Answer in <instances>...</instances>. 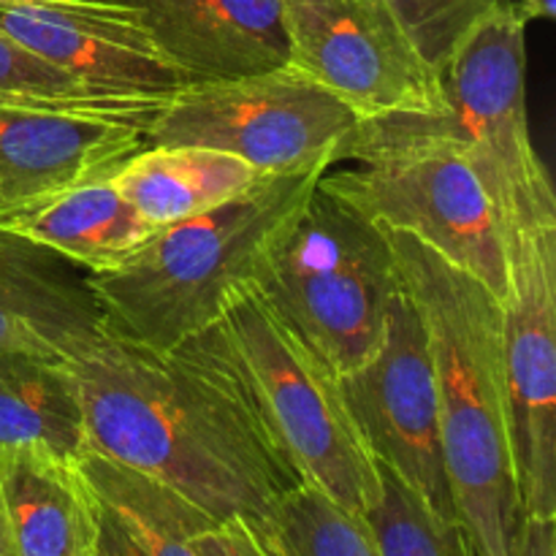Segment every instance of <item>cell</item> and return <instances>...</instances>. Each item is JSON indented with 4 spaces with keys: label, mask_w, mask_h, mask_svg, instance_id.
Returning <instances> with one entry per match:
<instances>
[{
    "label": "cell",
    "mask_w": 556,
    "mask_h": 556,
    "mask_svg": "<svg viewBox=\"0 0 556 556\" xmlns=\"http://www.w3.org/2000/svg\"><path fill=\"white\" fill-rule=\"evenodd\" d=\"M87 448L155 478L217 521L261 527L299 476L204 334L155 353L117 334L71 364Z\"/></svg>",
    "instance_id": "6da1fadb"
},
{
    "label": "cell",
    "mask_w": 556,
    "mask_h": 556,
    "mask_svg": "<svg viewBox=\"0 0 556 556\" xmlns=\"http://www.w3.org/2000/svg\"><path fill=\"white\" fill-rule=\"evenodd\" d=\"M432 353L454 516L476 556H514L521 525L503 375V302L467 271L386 231Z\"/></svg>",
    "instance_id": "7a4b0ae2"
},
{
    "label": "cell",
    "mask_w": 556,
    "mask_h": 556,
    "mask_svg": "<svg viewBox=\"0 0 556 556\" xmlns=\"http://www.w3.org/2000/svg\"><path fill=\"white\" fill-rule=\"evenodd\" d=\"M326 172L266 174L226 204L157 228L114 269L87 275L103 329L168 353L215 326L253 286L269 244L296 220Z\"/></svg>",
    "instance_id": "3957f363"
},
{
    "label": "cell",
    "mask_w": 556,
    "mask_h": 556,
    "mask_svg": "<svg viewBox=\"0 0 556 556\" xmlns=\"http://www.w3.org/2000/svg\"><path fill=\"white\" fill-rule=\"evenodd\" d=\"M527 25L519 9L486 16L440 68L438 112L358 119L337 163L445 144L472 168L505 237L530 226H556L552 174L527 123Z\"/></svg>",
    "instance_id": "277c9868"
},
{
    "label": "cell",
    "mask_w": 556,
    "mask_h": 556,
    "mask_svg": "<svg viewBox=\"0 0 556 556\" xmlns=\"http://www.w3.org/2000/svg\"><path fill=\"white\" fill-rule=\"evenodd\" d=\"M201 334L231 369L266 438L299 481L364 516L380 497L378 462L348 413L340 378L324 358L255 286L242 288L220 320Z\"/></svg>",
    "instance_id": "5b68a950"
},
{
    "label": "cell",
    "mask_w": 556,
    "mask_h": 556,
    "mask_svg": "<svg viewBox=\"0 0 556 556\" xmlns=\"http://www.w3.org/2000/svg\"><path fill=\"white\" fill-rule=\"evenodd\" d=\"M253 286L340 378L380 348L402 277L383 228L318 182Z\"/></svg>",
    "instance_id": "8992f818"
},
{
    "label": "cell",
    "mask_w": 556,
    "mask_h": 556,
    "mask_svg": "<svg viewBox=\"0 0 556 556\" xmlns=\"http://www.w3.org/2000/svg\"><path fill=\"white\" fill-rule=\"evenodd\" d=\"M358 117L291 65L174 92L147 130V144H193L228 152L258 174L331 168Z\"/></svg>",
    "instance_id": "52a82bcc"
},
{
    "label": "cell",
    "mask_w": 556,
    "mask_h": 556,
    "mask_svg": "<svg viewBox=\"0 0 556 556\" xmlns=\"http://www.w3.org/2000/svg\"><path fill=\"white\" fill-rule=\"evenodd\" d=\"M367 168L324 174L320 188L383 231L427 244L456 269L508 296V244L503 226L465 157L445 144L386 152Z\"/></svg>",
    "instance_id": "ba28073f"
},
{
    "label": "cell",
    "mask_w": 556,
    "mask_h": 556,
    "mask_svg": "<svg viewBox=\"0 0 556 556\" xmlns=\"http://www.w3.org/2000/svg\"><path fill=\"white\" fill-rule=\"evenodd\" d=\"M503 375L521 516L556 519V226L505 237Z\"/></svg>",
    "instance_id": "9c48e42d"
},
{
    "label": "cell",
    "mask_w": 556,
    "mask_h": 556,
    "mask_svg": "<svg viewBox=\"0 0 556 556\" xmlns=\"http://www.w3.org/2000/svg\"><path fill=\"white\" fill-rule=\"evenodd\" d=\"M288 65L358 119L438 112L440 74L386 0H282Z\"/></svg>",
    "instance_id": "30bf717a"
},
{
    "label": "cell",
    "mask_w": 556,
    "mask_h": 556,
    "mask_svg": "<svg viewBox=\"0 0 556 556\" xmlns=\"http://www.w3.org/2000/svg\"><path fill=\"white\" fill-rule=\"evenodd\" d=\"M340 391L372 459L421 494L429 508L456 519L440 440L432 353L405 286L391 302L380 348L362 367L340 375Z\"/></svg>",
    "instance_id": "8fae6325"
},
{
    "label": "cell",
    "mask_w": 556,
    "mask_h": 556,
    "mask_svg": "<svg viewBox=\"0 0 556 556\" xmlns=\"http://www.w3.org/2000/svg\"><path fill=\"white\" fill-rule=\"evenodd\" d=\"M163 103L0 98V212L112 177L144 150Z\"/></svg>",
    "instance_id": "7c38bea8"
},
{
    "label": "cell",
    "mask_w": 556,
    "mask_h": 556,
    "mask_svg": "<svg viewBox=\"0 0 556 556\" xmlns=\"http://www.w3.org/2000/svg\"><path fill=\"white\" fill-rule=\"evenodd\" d=\"M0 30L103 96L168 101L190 85L128 5L109 0H0Z\"/></svg>",
    "instance_id": "4fadbf2b"
},
{
    "label": "cell",
    "mask_w": 556,
    "mask_h": 556,
    "mask_svg": "<svg viewBox=\"0 0 556 556\" xmlns=\"http://www.w3.org/2000/svg\"><path fill=\"white\" fill-rule=\"evenodd\" d=\"M103 337L87 271L0 228V351L79 362Z\"/></svg>",
    "instance_id": "5bb4252c"
},
{
    "label": "cell",
    "mask_w": 556,
    "mask_h": 556,
    "mask_svg": "<svg viewBox=\"0 0 556 556\" xmlns=\"http://www.w3.org/2000/svg\"><path fill=\"white\" fill-rule=\"evenodd\" d=\"M128 5L155 47L195 81L288 65L282 0H109Z\"/></svg>",
    "instance_id": "9a60e30c"
},
{
    "label": "cell",
    "mask_w": 556,
    "mask_h": 556,
    "mask_svg": "<svg viewBox=\"0 0 556 556\" xmlns=\"http://www.w3.org/2000/svg\"><path fill=\"white\" fill-rule=\"evenodd\" d=\"M0 505L14 556H96L98 505L76 462L0 451Z\"/></svg>",
    "instance_id": "2e32d148"
},
{
    "label": "cell",
    "mask_w": 556,
    "mask_h": 556,
    "mask_svg": "<svg viewBox=\"0 0 556 556\" xmlns=\"http://www.w3.org/2000/svg\"><path fill=\"white\" fill-rule=\"evenodd\" d=\"M0 228L43 244L87 275L119 266L157 231L109 177L0 212Z\"/></svg>",
    "instance_id": "e0dca14e"
},
{
    "label": "cell",
    "mask_w": 556,
    "mask_h": 556,
    "mask_svg": "<svg viewBox=\"0 0 556 556\" xmlns=\"http://www.w3.org/2000/svg\"><path fill=\"white\" fill-rule=\"evenodd\" d=\"M261 177L239 157L210 147L147 144L109 179L144 220L163 228L226 204Z\"/></svg>",
    "instance_id": "ac0fdd59"
},
{
    "label": "cell",
    "mask_w": 556,
    "mask_h": 556,
    "mask_svg": "<svg viewBox=\"0 0 556 556\" xmlns=\"http://www.w3.org/2000/svg\"><path fill=\"white\" fill-rule=\"evenodd\" d=\"M38 448L79 462L87 454L81 391L68 362L0 351V451Z\"/></svg>",
    "instance_id": "d6986e66"
},
{
    "label": "cell",
    "mask_w": 556,
    "mask_h": 556,
    "mask_svg": "<svg viewBox=\"0 0 556 556\" xmlns=\"http://www.w3.org/2000/svg\"><path fill=\"white\" fill-rule=\"evenodd\" d=\"M92 500L112 510L147 556H199L193 538L217 525L174 489L130 467L87 454L76 462Z\"/></svg>",
    "instance_id": "ffe728a7"
},
{
    "label": "cell",
    "mask_w": 556,
    "mask_h": 556,
    "mask_svg": "<svg viewBox=\"0 0 556 556\" xmlns=\"http://www.w3.org/2000/svg\"><path fill=\"white\" fill-rule=\"evenodd\" d=\"M253 532L269 556H380L364 516L309 483L282 494L269 519Z\"/></svg>",
    "instance_id": "44dd1931"
},
{
    "label": "cell",
    "mask_w": 556,
    "mask_h": 556,
    "mask_svg": "<svg viewBox=\"0 0 556 556\" xmlns=\"http://www.w3.org/2000/svg\"><path fill=\"white\" fill-rule=\"evenodd\" d=\"M380 497L364 510L380 556H476L456 519L429 508L391 470L380 467Z\"/></svg>",
    "instance_id": "7402d4cb"
},
{
    "label": "cell",
    "mask_w": 556,
    "mask_h": 556,
    "mask_svg": "<svg viewBox=\"0 0 556 556\" xmlns=\"http://www.w3.org/2000/svg\"><path fill=\"white\" fill-rule=\"evenodd\" d=\"M421 58L440 74L445 60L481 25L503 9H525V0H386ZM525 14V11H521ZM527 20V16H525Z\"/></svg>",
    "instance_id": "603a6c76"
},
{
    "label": "cell",
    "mask_w": 556,
    "mask_h": 556,
    "mask_svg": "<svg viewBox=\"0 0 556 556\" xmlns=\"http://www.w3.org/2000/svg\"><path fill=\"white\" fill-rule=\"evenodd\" d=\"M0 98L30 101H106L112 96L81 85L74 76L43 63L38 54L0 30ZM136 101V98H130Z\"/></svg>",
    "instance_id": "cb8c5ba5"
},
{
    "label": "cell",
    "mask_w": 556,
    "mask_h": 556,
    "mask_svg": "<svg viewBox=\"0 0 556 556\" xmlns=\"http://www.w3.org/2000/svg\"><path fill=\"white\" fill-rule=\"evenodd\" d=\"M199 556H269L244 519L217 521L193 538Z\"/></svg>",
    "instance_id": "d4e9b609"
},
{
    "label": "cell",
    "mask_w": 556,
    "mask_h": 556,
    "mask_svg": "<svg viewBox=\"0 0 556 556\" xmlns=\"http://www.w3.org/2000/svg\"><path fill=\"white\" fill-rule=\"evenodd\" d=\"M514 556H556V519L521 516Z\"/></svg>",
    "instance_id": "484cf974"
},
{
    "label": "cell",
    "mask_w": 556,
    "mask_h": 556,
    "mask_svg": "<svg viewBox=\"0 0 556 556\" xmlns=\"http://www.w3.org/2000/svg\"><path fill=\"white\" fill-rule=\"evenodd\" d=\"M98 505V503H96ZM98 556H147L117 516L98 505Z\"/></svg>",
    "instance_id": "4316f807"
},
{
    "label": "cell",
    "mask_w": 556,
    "mask_h": 556,
    "mask_svg": "<svg viewBox=\"0 0 556 556\" xmlns=\"http://www.w3.org/2000/svg\"><path fill=\"white\" fill-rule=\"evenodd\" d=\"M525 16L527 22L532 20H554L556 0H525Z\"/></svg>",
    "instance_id": "83f0119b"
},
{
    "label": "cell",
    "mask_w": 556,
    "mask_h": 556,
    "mask_svg": "<svg viewBox=\"0 0 556 556\" xmlns=\"http://www.w3.org/2000/svg\"><path fill=\"white\" fill-rule=\"evenodd\" d=\"M0 556H14V548H11V541H9V530H5L3 505H0Z\"/></svg>",
    "instance_id": "f1b7e54d"
},
{
    "label": "cell",
    "mask_w": 556,
    "mask_h": 556,
    "mask_svg": "<svg viewBox=\"0 0 556 556\" xmlns=\"http://www.w3.org/2000/svg\"><path fill=\"white\" fill-rule=\"evenodd\" d=\"M96 556H98V554H96Z\"/></svg>",
    "instance_id": "f546056e"
}]
</instances>
